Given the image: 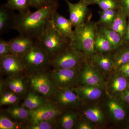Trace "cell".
I'll use <instances>...</instances> for the list:
<instances>
[{"instance_id":"1","label":"cell","mask_w":129,"mask_h":129,"mask_svg":"<svg viewBox=\"0 0 129 129\" xmlns=\"http://www.w3.org/2000/svg\"><path fill=\"white\" fill-rule=\"evenodd\" d=\"M58 6L55 0L35 11L16 14L12 29L35 41L52 24L53 15Z\"/></svg>"},{"instance_id":"2","label":"cell","mask_w":129,"mask_h":129,"mask_svg":"<svg viewBox=\"0 0 129 129\" xmlns=\"http://www.w3.org/2000/svg\"><path fill=\"white\" fill-rule=\"evenodd\" d=\"M96 26L93 23L86 22L74 30L73 36L69 46L84 53L91 56L96 53L95 46Z\"/></svg>"},{"instance_id":"3","label":"cell","mask_w":129,"mask_h":129,"mask_svg":"<svg viewBox=\"0 0 129 129\" xmlns=\"http://www.w3.org/2000/svg\"><path fill=\"white\" fill-rule=\"evenodd\" d=\"M35 41L47 52L51 60L69 46L70 41L58 32L53 23Z\"/></svg>"},{"instance_id":"4","label":"cell","mask_w":129,"mask_h":129,"mask_svg":"<svg viewBox=\"0 0 129 129\" xmlns=\"http://www.w3.org/2000/svg\"><path fill=\"white\" fill-rule=\"evenodd\" d=\"M21 58L25 64L26 70L37 72L45 69L51 64L50 56L39 44L34 45Z\"/></svg>"},{"instance_id":"5","label":"cell","mask_w":129,"mask_h":129,"mask_svg":"<svg viewBox=\"0 0 129 129\" xmlns=\"http://www.w3.org/2000/svg\"><path fill=\"white\" fill-rule=\"evenodd\" d=\"M84 53L69 46L51 60L54 69H78L83 62Z\"/></svg>"},{"instance_id":"6","label":"cell","mask_w":129,"mask_h":129,"mask_svg":"<svg viewBox=\"0 0 129 129\" xmlns=\"http://www.w3.org/2000/svg\"><path fill=\"white\" fill-rule=\"evenodd\" d=\"M30 83L34 91L46 97L53 96L58 89L50 77L41 73L32 75Z\"/></svg>"},{"instance_id":"7","label":"cell","mask_w":129,"mask_h":129,"mask_svg":"<svg viewBox=\"0 0 129 129\" xmlns=\"http://www.w3.org/2000/svg\"><path fill=\"white\" fill-rule=\"evenodd\" d=\"M61 113V110L56 104L52 103H45L38 108L30 110L29 118L30 123L53 120Z\"/></svg>"},{"instance_id":"8","label":"cell","mask_w":129,"mask_h":129,"mask_svg":"<svg viewBox=\"0 0 129 129\" xmlns=\"http://www.w3.org/2000/svg\"><path fill=\"white\" fill-rule=\"evenodd\" d=\"M78 69H54L50 78L58 89L67 88L73 85L78 76Z\"/></svg>"},{"instance_id":"9","label":"cell","mask_w":129,"mask_h":129,"mask_svg":"<svg viewBox=\"0 0 129 129\" xmlns=\"http://www.w3.org/2000/svg\"><path fill=\"white\" fill-rule=\"evenodd\" d=\"M64 1L69 9V19L75 28H77L85 23L88 5L80 0L76 3H72L68 0Z\"/></svg>"},{"instance_id":"10","label":"cell","mask_w":129,"mask_h":129,"mask_svg":"<svg viewBox=\"0 0 129 129\" xmlns=\"http://www.w3.org/2000/svg\"><path fill=\"white\" fill-rule=\"evenodd\" d=\"M1 70L9 75H16L26 70L21 58L14 55L1 58Z\"/></svg>"},{"instance_id":"11","label":"cell","mask_w":129,"mask_h":129,"mask_svg":"<svg viewBox=\"0 0 129 129\" xmlns=\"http://www.w3.org/2000/svg\"><path fill=\"white\" fill-rule=\"evenodd\" d=\"M9 41L13 55L19 57L30 50L35 43L34 40L20 35Z\"/></svg>"},{"instance_id":"12","label":"cell","mask_w":129,"mask_h":129,"mask_svg":"<svg viewBox=\"0 0 129 129\" xmlns=\"http://www.w3.org/2000/svg\"><path fill=\"white\" fill-rule=\"evenodd\" d=\"M80 80L83 85L91 86L101 88L103 80L92 65L86 63L83 67L81 74Z\"/></svg>"},{"instance_id":"13","label":"cell","mask_w":129,"mask_h":129,"mask_svg":"<svg viewBox=\"0 0 129 129\" xmlns=\"http://www.w3.org/2000/svg\"><path fill=\"white\" fill-rule=\"evenodd\" d=\"M53 96L58 105L64 107L76 106L80 101V97L74 89H57Z\"/></svg>"},{"instance_id":"14","label":"cell","mask_w":129,"mask_h":129,"mask_svg":"<svg viewBox=\"0 0 129 129\" xmlns=\"http://www.w3.org/2000/svg\"><path fill=\"white\" fill-rule=\"evenodd\" d=\"M52 23L54 27L63 37L71 41L73 36V24L68 19L56 12L53 16Z\"/></svg>"},{"instance_id":"15","label":"cell","mask_w":129,"mask_h":129,"mask_svg":"<svg viewBox=\"0 0 129 129\" xmlns=\"http://www.w3.org/2000/svg\"><path fill=\"white\" fill-rule=\"evenodd\" d=\"M118 72L107 84L108 91L112 95H121L129 85L127 78Z\"/></svg>"},{"instance_id":"16","label":"cell","mask_w":129,"mask_h":129,"mask_svg":"<svg viewBox=\"0 0 129 129\" xmlns=\"http://www.w3.org/2000/svg\"><path fill=\"white\" fill-rule=\"evenodd\" d=\"M13 10L7 7L5 4L0 7V34L1 35L12 29L15 15Z\"/></svg>"},{"instance_id":"17","label":"cell","mask_w":129,"mask_h":129,"mask_svg":"<svg viewBox=\"0 0 129 129\" xmlns=\"http://www.w3.org/2000/svg\"><path fill=\"white\" fill-rule=\"evenodd\" d=\"M74 90L80 97L90 101L99 99L102 94L101 88L91 86L82 85Z\"/></svg>"},{"instance_id":"18","label":"cell","mask_w":129,"mask_h":129,"mask_svg":"<svg viewBox=\"0 0 129 129\" xmlns=\"http://www.w3.org/2000/svg\"><path fill=\"white\" fill-rule=\"evenodd\" d=\"M93 63L105 72H109L113 69L112 57L103 53H95L91 56Z\"/></svg>"},{"instance_id":"19","label":"cell","mask_w":129,"mask_h":129,"mask_svg":"<svg viewBox=\"0 0 129 129\" xmlns=\"http://www.w3.org/2000/svg\"><path fill=\"white\" fill-rule=\"evenodd\" d=\"M117 12L114 19L109 27L120 35L123 38L124 37L127 27L126 15L119 10Z\"/></svg>"},{"instance_id":"20","label":"cell","mask_w":129,"mask_h":129,"mask_svg":"<svg viewBox=\"0 0 129 129\" xmlns=\"http://www.w3.org/2000/svg\"><path fill=\"white\" fill-rule=\"evenodd\" d=\"M99 30V32L110 42L114 49H117L122 45L123 38L114 30L110 28L103 26L100 28Z\"/></svg>"},{"instance_id":"21","label":"cell","mask_w":129,"mask_h":129,"mask_svg":"<svg viewBox=\"0 0 129 129\" xmlns=\"http://www.w3.org/2000/svg\"><path fill=\"white\" fill-rule=\"evenodd\" d=\"M107 106L109 112L115 120L120 121L124 119L126 115L125 111L119 103L114 100H110Z\"/></svg>"},{"instance_id":"22","label":"cell","mask_w":129,"mask_h":129,"mask_svg":"<svg viewBox=\"0 0 129 129\" xmlns=\"http://www.w3.org/2000/svg\"><path fill=\"white\" fill-rule=\"evenodd\" d=\"M5 4L10 9L22 14L30 11L32 7L31 0H7Z\"/></svg>"},{"instance_id":"23","label":"cell","mask_w":129,"mask_h":129,"mask_svg":"<svg viewBox=\"0 0 129 129\" xmlns=\"http://www.w3.org/2000/svg\"><path fill=\"white\" fill-rule=\"evenodd\" d=\"M112 57L113 69L117 70L122 65L129 62V47L120 49Z\"/></svg>"},{"instance_id":"24","label":"cell","mask_w":129,"mask_h":129,"mask_svg":"<svg viewBox=\"0 0 129 129\" xmlns=\"http://www.w3.org/2000/svg\"><path fill=\"white\" fill-rule=\"evenodd\" d=\"M95 46L99 53H107L114 49L110 42L100 32L96 33Z\"/></svg>"},{"instance_id":"25","label":"cell","mask_w":129,"mask_h":129,"mask_svg":"<svg viewBox=\"0 0 129 129\" xmlns=\"http://www.w3.org/2000/svg\"><path fill=\"white\" fill-rule=\"evenodd\" d=\"M57 123L61 128L71 129L73 127L77 115L72 112H67L59 115Z\"/></svg>"},{"instance_id":"26","label":"cell","mask_w":129,"mask_h":129,"mask_svg":"<svg viewBox=\"0 0 129 129\" xmlns=\"http://www.w3.org/2000/svg\"><path fill=\"white\" fill-rule=\"evenodd\" d=\"M44 98L34 92L29 93L23 102L24 107L29 110H34L45 103Z\"/></svg>"},{"instance_id":"27","label":"cell","mask_w":129,"mask_h":129,"mask_svg":"<svg viewBox=\"0 0 129 129\" xmlns=\"http://www.w3.org/2000/svg\"><path fill=\"white\" fill-rule=\"evenodd\" d=\"M7 112L12 118L21 121L29 118L30 110L24 107L13 106L8 109Z\"/></svg>"},{"instance_id":"28","label":"cell","mask_w":129,"mask_h":129,"mask_svg":"<svg viewBox=\"0 0 129 129\" xmlns=\"http://www.w3.org/2000/svg\"><path fill=\"white\" fill-rule=\"evenodd\" d=\"M85 117L90 122L101 123L104 119V115L101 109L97 107H93L86 109L83 113Z\"/></svg>"},{"instance_id":"29","label":"cell","mask_w":129,"mask_h":129,"mask_svg":"<svg viewBox=\"0 0 129 129\" xmlns=\"http://www.w3.org/2000/svg\"><path fill=\"white\" fill-rule=\"evenodd\" d=\"M8 86L11 91L17 94H22L25 92L26 87L22 79L14 78L9 80Z\"/></svg>"},{"instance_id":"30","label":"cell","mask_w":129,"mask_h":129,"mask_svg":"<svg viewBox=\"0 0 129 129\" xmlns=\"http://www.w3.org/2000/svg\"><path fill=\"white\" fill-rule=\"evenodd\" d=\"M115 10L102 11L100 14L99 22L109 27L112 22L117 13Z\"/></svg>"},{"instance_id":"31","label":"cell","mask_w":129,"mask_h":129,"mask_svg":"<svg viewBox=\"0 0 129 129\" xmlns=\"http://www.w3.org/2000/svg\"><path fill=\"white\" fill-rule=\"evenodd\" d=\"M18 99L17 94L11 91L6 92L1 97L0 104L1 106L14 104L18 102Z\"/></svg>"},{"instance_id":"32","label":"cell","mask_w":129,"mask_h":129,"mask_svg":"<svg viewBox=\"0 0 129 129\" xmlns=\"http://www.w3.org/2000/svg\"><path fill=\"white\" fill-rule=\"evenodd\" d=\"M96 4L102 11L116 10L119 8L118 1L117 0H100Z\"/></svg>"},{"instance_id":"33","label":"cell","mask_w":129,"mask_h":129,"mask_svg":"<svg viewBox=\"0 0 129 129\" xmlns=\"http://www.w3.org/2000/svg\"><path fill=\"white\" fill-rule=\"evenodd\" d=\"M55 120L39 121L30 123L27 127L29 129H51L53 128Z\"/></svg>"},{"instance_id":"34","label":"cell","mask_w":129,"mask_h":129,"mask_svg":"<svg viewBox=\"0 0 129 129\" xmlns=\"http://www.w3.org/2000/svg\"><path fill=\"white\" fill-rule=\"evenodd\" d=\"M19 125L5 115L1 116L0 129H16L19 128Z\"/></svg>"},{"instance_id":"35","label":"cell","mask_w":129,"mask_h":129,"mask_svg":"<svg viewBox=\"0 0 129 129\" xmlns=\"http://www.w3.org/2000/svg\"><path fill=\"white\" fill-rule=\"evenodd\" d=\"M13 55L11 50L9 41L1 39L0 40V58Z\"/></svg>"},{"instance_id":"36","label":"cell","mask_w":129,"mask_h":129,"mask_svg":"<svg viewBox=\"0 0 129 129\" xmlns=\"http://www.w3.org/2000/svg\"><path fill=\"white\" fill-rule=\"evenodd\" d=\"M55 0H31L32 7L37 9L43 7Z\"/></svg>"},{"instance_id":"37","label":"cell","mask_w":129,"mask_h":129,"mask_svg":"<svg viewBox=\"0 0 129 129\" xmlns=\"http://www.w3.org/2000/svg\"><path fill=\"white\" fill-rule=\"evenodd\" d=\"M119 10L126 16H129V0H119Z\"/></svg>"},{"instance_id":"38","label":"cell","mask_w":129,"mask_h":129,"mask_svg":"<svg viewBox=\"0 0 129 129\" xmlns=\"http://www.w3.org/2000/svg\"><path fill=\"white\" fill-rule=\"evenodd\" d=\"M117 71L121 73L127 78L129 79V62L122 65Z\"/></svg>"},{"instance_id":"39","label":"cell","mask_w":129,"mask_h":129,"mask_svg":"<svg viewBox=\"0 0 129 129\" xmlns=\"http://www.w3.org/2000/svg\"><path fill=\"white\" fill-rule=\"evenodd\" d=\"M120 96L123 101L129 104V85L127 89L120 95Z\"/></svg>"},{"instance_id":"40","label":"cell","mask_w":129,"mask_h":129,"mask_svg":"<svg viewBox=\"0 0 129 129\" xmlns=\"http://www.w3.org/2000/svg\"><path fill=\"white\" fill-rule=\"evenodd\" d=\"M77 128L79 129H92L93 127L90 124L86 122H82L79 123L77 126Z\"/></svg>"},{"instance_id":"41","label":"cell","mask_w":129,"mask_h":129,"mask_svg":"<svg viewBox=\"0 0 129 129\" xmlns=\"http://www.w3.org/2000/svg\"><path fill=\"white\" fill-rule=\"evenodd\" d=\"M124 37L125 41L127 42H129V19L127 23V28Z\"/></svg>"},{"instance_id":"42","label":"cell","mask_w":129,"mask_h":129,"mask_svg":"<svg viewBox=\"0 0 129 129\" xmlns=\"http://www.w3.org/2000/svg\"><path fill=\"white\" fill-rule=\"evenodd\" d=\"M80 1H82V2L88 5L96 3L97 2H98L100 0H80Z\"/></svg>"},{"instance_id":"43","label":"cell","mask_w":129,"mask_h":129,"mask_svg":"<svg viewBox=\"0 0 129 129\" xmlns=\"http://www.w3.org/2000/svg\"><path fill=\"white\" fill-rule=\"evenodd\" d=\"M117 1H119V0H117Z\"/></svg>"}]
</instances>
